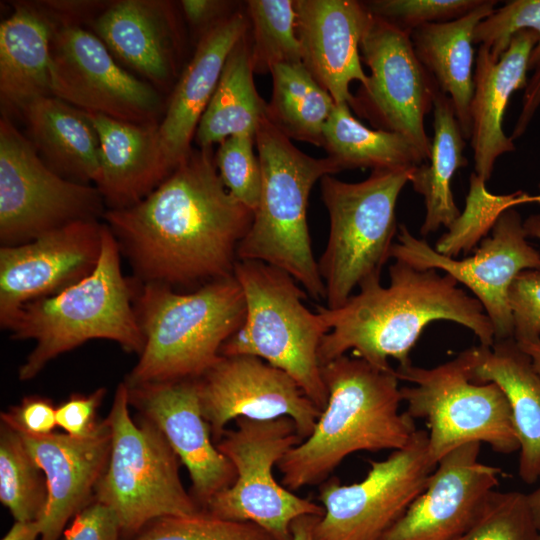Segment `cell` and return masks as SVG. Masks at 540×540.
Segmentation results:
<instances>
[{
    "mask_svg": "<svg viewBox=\"0 0 540 540\" xmlns=\"http://www.w3.org/2000/svg\"><path fill=\"white\" fill-rule=\"evenodd\" d=\"M527 494L494 491L476 523L457 540H538Z\"/></svg>",
    "mask_w": 540,
    "mask_h": 540,
    "instance_id": "39",
    "label": "cell"
},
{
    "mask_svg": "<svg viewBox=\"0 0 540 540\" xmlns=\"http://www.w3.org/2000/svg\"><path fill=\"white\" fill-rule=\"evenodd\" d=\"M530 204V194L517 191L509 195H494L486 189V182L474 172L465 210L436 242L435 250L455 258L461 250L468 251L491 230L498 216L517 205Z\"/></svg>",
    "mask_w": 540,
    "mask_h": 540,
    "instance_id": "37",
    "label": "cell"
},
{
    "mask_svg": "<svg viewBox=\"0 0 540 540\" xmlns=\"http://www.w3.org/2000/svg\"><path fill=\"white\" fill-rule=\"evenodd\" d=\"M137 293L134 307L144 346L124 381L129 387L199 378L245 319V297L234 275L187 293L151 282Z\"/></svg>",
    "mask_w": 540,
    "mask_h": 540,
    "instance_id": "5",
    "label": "cell"
},
{
    "mask_svg": "<svg viewBox=\"0 0 540 540\" xmlns=\"http://www.w3.org/2000/svg\"><path fill=\"white\" fill-rule=\"evenodd\" d=\"M236 427L226 430L216 444L233 464L234 483L215 495L205 510L231 521L252 522L274 540H292L291 524L304 515L322 516V506L279 484L273 468L302 442L289 417L254 420L235 419Z\"/></svg>",
    "mask_w": 540,
    "mask_h": 540,
    "instance_id": "11",
    "label": "cell"
},
{
    "mask_svg": "<svg viewBox=\"0 0 540 540\" xmlns=\"http://www.w3.org/2000/svg\"><path fill=\"white\" fill-rule=\"evenodd\" d=\"M51 95L116 120L160 123L161 93L131 74L90 30L57 24L51 41Z\"/></svg>",
    "mask_w": 540,
    "mask_h": 540,
    "instance_id": "15",
    "label": "cell"
},
{
    "mask_svg": "<svg viewBox=\"0 0 540 540\" xmlns=\"http://www.w3.org/2000/svg\"><path fill=\"white\" fill-rule=\"evenodd\" d=\"M253 216L225 187L212 148H199L144 199L103 219L140 281L174 287L233 276Z\"/></svg>",
    "mask_w": 540,
    "mask_h": 540,
    "instance_id": "1",
    "label": "cell"
},
{
    "mask_svg": "<svg viewBox=\"0 0 540 540\" xmlns=\"http://www.w3.org/2000/svg\"><path fill=\"white\" fill-rule=\"evenodd\" d=\"M18 433L47 480L40 540H60L71 520L94 500L110 455L109 424L102 419L98 431L87 438L58 432L45 436Z\"/></svg>",
    "mask_w": 540,
    "mask_h": 540,
    "instance_id": "23",
    "label": "cell"
},
{
    "mask_svg": "<svg viewBox=\"0 0 540 540\" xmlns=\"http://www.w3.org/2000/svg\"><path fill=\"white\" fill-rule=\"evenodd\" d=\"M435 467L428 432L417 430L404 448L384 460H370L361 481H324L318 496L324 513L314 526V539L380 540L424 490Z\"/></svg>",
    "mask_w": 540,
    "mask_h": 540,
    "instance_id": "13",
    "label": "cell"
},
{
    "mask_svg": "<svg viewBox=\"0 0 540 540\" xmlns=\"http://www.w3.org/2000/svg\"><path fill=\"white\" fill-rule=\"evenodd\" d=\"M538 481H539L538 487L531 493L527 494V498H528L529 506L531 508L535 522L537 526L540 528V476H539Z\"/></svg>",
    "mask_w": 540,
    "mask_h": 540,
    "instance_id": "52",
    "label": "cell"
},
{
    "mask_svg": "<svg viewBox=\"0 0 540 540\" xmlns=\"http://www.w3.org/2000/svg\"><path fill=\"white\" fill-rule=\"evenodd\" d=\"M537 42L536 32L520 31L499 60L491 56L488 47L479 46L470 105V141L474 173L485 182L497 159L515 150L514 141L503 130L504 115L513 93L527 86L529 61Z\"/></svg>",
    "mask_w": 540,
    "mask_h": 540,
    "instance_id": "24",
    "label": "cell"
},
{
    "mask_svg": "<svg viewBox=\"0 0 540 540\" xmlns=\"http://www.w3.org/2000/svg\"><path fill=\"white\" fill-rule=\"evenodd\" d=\"M539 190H540V183H539ZM531 203H536L540 205V192L537 195H531Z\"/></svg>",
    "mask_w": 540,
    "mask_h": 540,
    "instance_id": "54",
    "label": "cell"
},
{
    "mask_svg": "<svg viewBox=\"0 0 540 540\" xmlns=\"http://www.w3.org/2000/svg\"><path fill=\"white\" fill-rule=\"evenodd\" d=\"M105 418L111 449L94 500L115 513L121 540L132 539L155 519L202 510L185 489L181 462L163 433L148 419L131 416L125 382L118 384Z\"/></svg>",
    "mask_w": 540,
    "mask_h": 540,
    "instance_id": "8",
    "label": "cell"
},
{
    "mask_svg": "<svg viewBox=\"0 0 540 540\" xmlns=\"http://www.w3.org/2000/svg\"><path fill=\"white\" fill-rule=\"evenodd\" d=\"M255 137L235 135L225 139L215 155L219 176L227 190L255 212L261 193V167L253 146Z\"/></svg>",
    "mask_w": 540,
    "mask_h": 540,
    "instance_id": "41",
    "label": "cell"
},
{
    "mask_svg": "<svg viewBox=\"0 0 540 540\" xmlns=\"http://www.w3.org/2000/svg\"><path fill=\"white\" fill-rule=\"evenodd\" d=\"M295 10L302 63L335 104L351 107L350 84L368 78L360 44L370 12L355 0H296Z\"/></svg>",
    "mask_w": 540,
    "mask_h": 540,
    "instance_id": "22",
    "label": "cell"
},
{
    "mask_svg": "<svg viewBox=\"0 0 540 540\" xmlns=\"http://www.w3.org/2000/svg\"><path fill=\"white\" fill-rule=\"evenodd\" d=\"M407 413L427 421L428 451L433 464L470 442H484L499 453L519 450L508 401L495 383L471 379L467 350L432 368L412 363L395 369Z\"/></svg>",
    "mask_w": 540,
    "mask_h": 540,
    "instance_id": "10",
    "label": "cell"
},
{
    "mask_svg": "<svg viewBox=\"0 0 540 540\" xmlns=\"http://www.w3.org/2000/svg\"><path fill=\"white\" fill-rule=\"evenodd\" d=\"M252 24L251 62L256 73L270 72L281 63L302 62L296 32L295 1H247Z\"/></svg>",
    "mask_w": 540,
    "mask_h": 540,
    "instance_id": "36",
    "label": "cell"
},
{
    "mask_svg": "<svg viewBox=\"0 0 540 540\" xmlns=\"http://www.w3.org/2000/svg\"><path fill=\"white\" fill-rule=\"evenodd\" d=\"M41 524L36 521H14L1 540H40Z\"/></svg>",
    "mask_w": 540,
    "mask_h": 540,
    "instance_id": "49",
    "label": "cell"
},
{
    "mask_svg": "<svg viewBox=\"0 0 540 540\" xmlns=\"http://www.w3.org/2000/svg\"><path fill=\"white\" fill-rule=\"evenodd\" d=\"M517 344L529 356L533 367L540 375V341Z\"/></svg>",
    "mask_w": 540,
    "mask_h": 540,
    "instance_id": "51",
    "label": "cell"
},
{
    "mask_svg": "<svg viewBox=\"0 0 540 540\" xmlns=\"http://www.w3.org/2000/svg\"><path fill=\"white\" fill-rule=\"evenodd\" d=\"M127 387L130 407L163 433L189 473L192 497L205 510L215 495L234 483L237 473L212 440L196 379Z\"/></svg>",
    "mask_w": 540,
    "mask_h": 540,
    "instance_id": "20",
    "label": "cell"
},
{
    "mask_svg": "<svg viewBox=\"0 0 540 540\" xmlns=\"http://www.w3.org/2000/svg\"><path fill=\"white\" fill-rule=\"evenodd\" d=\"M105 394V388H98L87 395L72 394L56 408L57 426L75 438L94 435L102 422L97 419V414Z\"/></svg>",
    "mask_w": 540,
    "mask_h": 540,
    "instance_id": "44",
    "label": "cell"
},
{
    "mask_svg": "<svg viewBox=\"0 0 540 540\" xmlns=\"http://www.w3.org/2000/svg\"><path fill=\"white\" fill-rule=\"evenodd\" d=\"M249 18L236 11L197 42L171 91L159 123L162 148L173 171L192 151L191 141L231 50L247 33Z\"/></svg>",
    "mask_w": 540,
    "mask_h": 540,
    "instance_id": "25",
    "label": "cell"
},
{
    "mask_svg": "<svg viewBox=\"0 0 540 540\" xmlns=\"http://www.w3.org/2000/svg\"><path fill=\"white\" fill-rule=\"evenodd\" d=\"M55 404L40 395L25 396L17 405L1 412L0 419L16 431L32 436L52 434L57 426Z\"/></svg>",
    "mask_w": 540,
    "mask_h": 540,
    "instance_id": "45",
    "label": "cell"
},
{
    "mask_svg": "<svg viewBox=\"0 0 540 540\" xmlns=\"http://www.w3.org/2000/svg\"><path fill=\"white\" fill-rule=\"evenodd\" d=\"M513 339L517 343L540 341V269L522 271L509 294Z\"/></svg>",
    "mask_w": 540,
    "mask_h": 540,
    "instance_id": "43",
    "label": "cell"
},
{
    "mask_svg": "<svg viewBox=\"0 0 540 540\" xmlns=\"http://www.w3.org/2000/svg\"><path fill=\"white\" fill-rule=\"evenodd\" d=\"M46 476L21 435L0 421V502L14 521L40 520L46 509Z\"/></svg>",
    "mask_w": 540,
    "mask_h": 540,
    "instance_id": "35",
    "label": "cell"
},
{
    "mask_svg": "<svg viewBox=\"0 0 540 540\" xmlns=\"http://www.w3.org/2000/svg\"><path fill=\"white\" fill-rule=\"evenodd\" d=\"M234 276L245 297L240 328L221 356L250 355L287 373L322 411L328 400L318 350L329 329L304 305L305 292L287 272L255 260H237Z\"/></svg>",
    "mask_w": 540,
    "mask_h": 540,
    "instance_id": "7",
    "label": "cell"
},
{
    "mask_svg": "<svg viewBox=\"0 0 540 540\" xmlns=\"http://www.w3.org/2000/svg\"><path fill=\"white\" fill-rule=\"evenodd\" d=\"M84 112L99 137L100 171L95 187L109 209L138 203L170 175L159 123L136 124Z\"/></svg>",
    "mask_w": 540,
    "mask_h": 540,
    "instance_id": "26",
    "label": "cell"
},
{
    "mask_svg": "<svg viewBox=\"0 0 540 540\" xmlns=\"http://www.w3.org/2000/svg\"><path fill=\"white\" fill-rule=\"evenodd\" d=\"M320 516L304 515L296 518L291 524L292 540H315L314 526Z\"/></svg>",
    "mask_w": 540,
    "mask_h": 540,
    "instance_id": "50",
    "label": "cell"
},
{
    "mask_svg": "<svg viewBox=\"0 0 540 540\" xmlns=\"http://www.w3.org/2000/svg\"><path fill=\"white\" fill-rule=\"evenodd\" d=\"M538 540H540V528H539V537H538Z\"/></svg>",
    "mask_w": 540,
    "mask_h": 540,
    "instance_id": "55",
    "label": "cell"
},
{
    "mask_svg": "<svg viewBox=\"0 0 540 540\" xmlns=\"http://www.w3.org/2000/svg\"><path fill=\"white\" fill-rule=\"evenodd\" d=\"M117 62L160 93L172 91L181 72L184 35L176 5L166 0H117L90 22Z\"/></svg>",
    "mask_w": 540,
    "mask_h": 540,
    "instance_id": "21",
    "label": "cell"
},
{
    "mask_svg": "<svg viewBox=\"0 0 540 540\" xmlns=\"http://www.w3.org/2000/svg\"><path fill=\"white\" fill-rule=\"evenodd\" d=\"M130 540H274L252 522L216 517L206 510L192 515L166 516L148 523Z\"/></svg>",
    "mask_w": 540,
    "mask_h": 540,
    "instance_id": "38",
    "label": "cell"
},
{
    "mask_svg": "<svg viewBox=\"0 0 540 540\" xmlns=\"http://www.w3.org/2000/svg\"><path fill=\"white\" fill-rule=\"evenodd\" d=\"M323 147L342 171L412 169L425 162L407 137L366 127L352 115L347 103L335 104L323 128Z\"/></svg>",
    "mask_w": 540,
    "mask_h": 540,
    "instance_id": "33",
    "label": "cell"
},
{
    "mask_svg": "<svg viewBox=\"0 0 540 540\" xmlns=\"http://www.w3.org/2000/svg\"><path fill=\"white\" fill-rule=\"evenodd\" d=\"M273 92L267 117L289 139L323 146V128L335 102L302 62L270 70Z\"/></svg>",
    "mask_w": 540,
    "mask_h": 540,
    "instance_id": "34",
    "label": "cell"
},
{
    "mask_svg": "<svg viewBox=\"0 0 540 540\" xmlns=\"http://www.w3.org/2000/svg\"><path fill=\"white\" fill-rule=\"evenodd\" d=\"M121 251L103 223L101 252L85 278L48 297L22 305L4 329L14 340H34L35 346L19 367L18 378H35L56 357L92 339L118 343L139 355L144 337L134 301L137 290L121 270Z\"/></svg>",
    "mask_w": 540,
    "mask_h": 540,
    "instance_id": "4",
    "label": "cell"
},
{
    "mask_svg": "<svg viewBox=\"0 0 540 540\" xmlns=\"http://www.w3.org/2000/svg\"><path fill=\"white\" fill-rule=\"evenodd\" d=\"M497 1L482 0L451 21L426 24L410 34L414 51L440 91L451 99L463 137L470 140V105L474 92V31L495 9Z\"/></svg>",
    "mask_w": 540,
    "mask_h": 540,
    "instance_id": "29",
    "label": "cell"
},
{
    "mask_svg": "<svg viewBox=\"0 0 540 540\" xmlns=\"http://www.w3.org/2000/svg\"><path fill=\"white\" fill-rule=\"evenodd\" d=\"M21 115L28 139L50 169L77 183L96 184L100 141L83 110L55 96H45L29 103Z\"/></svg>",
    "mask_w": 540,
    "mask_h": 540,
    "instance_id": "30",
    "label": "cell"
},
{
    "mask_svg": "<svg viewBox=\"0 0 540 540\" xmlns=\"http://www.w3.org/2000/svg\"><path fill=\"white\" fill-rule=\"evenodd\" d=\"M540 107V64L528 79L522 98V108L518 115L511 139L520 138L527 130L531 120Z\"/></svg>",
    "mask_w": 540,
    "mask_h": 540,
    "instance_id": "48",
    "label": "cell"
},
{
    "mask_svg": "<svg viewBox=\"0 0 540 540\" xmlns=\"http://www.w3.org/2000/svg\"><path fill=\"white\" fill-rule=\"evenodd\" d=\"M524 30L538 35L529 61V70H534L540 64V0H512L494 9L475 28L474 44L488 47L491 56L499 60L513 37Z\"/></svg>",
    "mask_w": 540,
    "mask_h": 540,
    "instance_id": "40",
    "label": "cell"
},
{
    "mask_svg": "<svg viewBox=\"0 0 540 540\" xmlns=\"http://www.w3.org/2000/svg\"><path fill=\"white\" fill-rule=\"evenodd\" d=\"M61 540H121V529L115 513L93 500L71 520Z\"/></svg>",
    "mask_w": 540,
    "mask_h": 540,
    "instance_id": "46",
    "label": "cell"
},
{
    "mask_svg": "<svg viewBox=\"0 0 540 540\" xmlns=\"http://www.w3.org/2000/svg\"><path fill=\"white\" fill-rule=\"evenodd\" d=\"M523 226L528 237L540 240V214L530 215L523 221Z\"/></svg>",
    "mask_w": 540,
    "mask_h": 540,
    "instance_id": "53",
    "label": "cell"
},
{
    "mask_svg": "<svg viewBox=\"0 0 540 540\" xmlns=\"http://www.w3.org/2000/svg\"><path fill=\"white\" fill-rule=\"evenodd\" d=\"M471 379L495 383L504 393L519 442V475L532 484L540 476V375L513 338L467 349Z\"/></svg>",
    "mask_w": 540,
    "mask_h": 540,
    "instance_id": "27",
    "label": "cell"
},
{
    "mask_svg": "<svg viewBox=\"0 0 540 540\" xmlns=\"http://www.w3.org/2000/svg\"><path fill=\"white\" fill-rule=\"evenodd\" d=\"M255 144L262 183L252 224L237 249L238 260L261 261L291 275L314 299L325 286L311 245L307 205L313 185L341 170L327 156L311 157L268 119L261 120Z\"/></svg>",
    "mask_w": 540,
    "mask_h": 540,
    "instance_id": "6",
    "label": "cell"
},
{
    "mask_svg": "<svg viewBox=\"0 0 540 540\" xmlns=\"http://www.w3.org/2000/svg\"><path fill=\"white\" fill-rule=\"evenodd\" d=\"M328 390L313 432L278 463L290 491L323 483L357 451L399 450L417 431L405 411L395 369L381 370L346 354L321 366Z\"/></svg>",
    "mask_w": 540,
    "mask_h": 540,
    "instance_id": "3",
    "label": "cell"
},
{
    "mask_svg": "<svg viewBox=\"0 0 540 540\" xmlns=\"http://www.w3.org/2000/svg\"><path fill=\"white\" fill-rule=\"evenodd\" d=\"M458 285L448 274L394 260L388 286L372 282L338 308L318 306L329 329L318 350L321 366L349 350L381 370H393L390 358L398 367L409 365L410 352L424 328L438 320L458 323L471 330L480 345L492 346L490 319L481 303Z\"/></svg>",
    "mask_w": 540,
    "mask_h": 540,
    "instance_id": "2",
    "label": "cell"
},
{
    "mask_svg": "<svg viewBox=\"0 0 540 540\" xmlns=\"http://www.w3.org/2000/svg\"><path fill=\"white\" fill-rule=\"evenodd\" d=\"M247 33L231 50L218 84L198 124L195 139L200 148L235 135L255 137L268 103L258 94L253 79Z\"/></svg>",
    "mask_w": 540,
    "mask_h": 540,
    "instance_id": "32",
    "label": "cell"
},
{
    "mask_svg": "<svg viewBox=\"0 0 540 540\" xmlns=\"http://www.w3.org/2000/svg\"><path fill=\"white\" fill-rule=\"evenodd\" d=\"M360 54L370 74L350 108L375 129L407 137L426 162L432 139L426 133L424 120L433 110L440 89L419 61L410 33L371 14Z\"/></svg>",
    "mask_w": 540,
    "mask_h": 540,
    "instance_id": "14",
    "label": "cell"
},
{
    "mask_svg": "<svg viewBox=\"0 0 540 540\" xmlns=\"http://www.w3.org/2000/svg\"><path fill=\"white\" fill-rule=\"evenodd\" d=\"M430 157L411 174L413 190L424 198L426 214L420 228L423 237L442 226L449 228L460 216L451 190V181L459 168L467 166L465 139L451 99L439 91L434 100Z\"/></svg>",
    "mask_w": 540,
    "mask_h": 540,
    "instance_id": "31",
    "label": "cell"
},
{
    "mask_svg": "<svg viewBox=\"0 0 540 540\" xmlns=\"http://www.w3.org/2000/svg\"><path fill=\"white\" fill-rule=\"evenodd\" d=\"M527 237L520 214L510 208L498 216L491 234L471 257L457 260L443 255L403 224L390 256L417 269L442 270L466 286L481 303L498 341L513 338L508 299L513 281L522 271L540 269V253Z\"/></svg>",
    "mask_w": 540,
    "mask_h": 540,
    "instance_id": "16",
    "label": "cell"
},
{
    "mask_svg": "<svg viewBox=\"0 0 540 540\" xmlns=\"http://www.w3.org/2000/svg\"><path fill=\"white\" fill-rule=\"evenodd\" d=\"M480 442L446 454L424 490L380 540H457L484 512L501 469L479 461Z\"/></svg>",
    "mask_w": 540,
    "mask_h": 540,
    "instance_id": "19",
    "label": "cell"
},
{
    "mask_svg": "<svg viewBox=\"0 0 540 540\" xmlns=\"http://www.w3.org/2000/svg\"><path fill=\"white\" fill-rule=\"evenodd\" d=\"M414 168L374 170L357 183L332 175L321 179L330 230L317 263L327 308L342 306L356 288L380 281L397 231V200Z\"/></svg>",
    "mask_w": 540,
    "mask_h": 540,
    "instance_id": "9",
    "label": "cell"
},
{
    "mask_svg": "<svg viewBox=\"0 0 540 540\" xmlns=\"http://www.w3.org/2000/svg\"><path fill=\"white\" fill-rule=\"evenodd\" d=\"M482 0H373L367 10L397 28L411 32L431 23L455 20L480 5Z\"/></svg>",
    "mask_w": 540,
    "mask_h": 540,
    "instance_id": "42",
    "label": "cell"
},
{
    "mask_svg": "<svg viewBox=\"0 0 540 540\" xmlns=\"http://www.w3.org/2000/svg\"><path fill=\"white\" fill-rule=\"evenodd\" d=\"M57 23L36 2L15 5L0 25V101L4 114H21L51 95V41Z\"/></svg>",
    "mask_w": 540,
    "mask_h": 540,
    "instance_id": "28",
    "label": "cell"
},
{
    "mask_svg": "<svg viewBox=\"0 0 540 540\" xmlns=\"http://www.w3.org/2000/svg\"><path fill=\"white\" fill-rule=\"evenodd\" d=\"M99 190L68 180L41 159L9 117L0 119V242H30L65 225L105 213Z\"/></svg>",
    "mask_w": 540,
    "mask_h": 540,
    "instance_id": "12",
    "label": "cell"
},
{
    "mask_svg": "<svg viewBox=\"0 0 540 540\" xmlns=\"http://www.w3.org/2000/svg\"><path fill=\"white\" fill-rule=\"evenodd\" d=\"M103 223L78 221L20 245L0 248V324L18 309L55 295L88 276L97 265Z\"/></svg>",
    "mask_w": 540,
    "mask_h": 540,
    "instance_id": "18",
    "label": "cell"
},
{
    "mask_svg": "<svg viewBox=\"0 0 540 540\" xmlns=\"http://www.w3.org/2000/svg\"><path fill=\"white\" fill-rule=\"evenodd\" d=\"M179 6L189 26L199 35L198 40L234 13L229 1L182 0Z\"/></svg>",
    "mask_w": 540,
    "mask_h": 540,
    "instance_id": "47",
    "label": "cell"
},
{
    "mask_svg": "<svg viewBox=\"0 0 540 540\" xmlns=\"http://www.w3.org/2000/svg\"><path fill=\"white\" fill-rule=\"evenodd\" d=\"M196 383L202 415L215 444L223 437L226 425L239 417H289L303 441L313 432L321 414L287 373L255 356H221Z\"/></svg>",
    "mask_w": 540,
    "mask_h": 540,
    "instance_id": "17",
    "label": "cell"
}]
</instances>
